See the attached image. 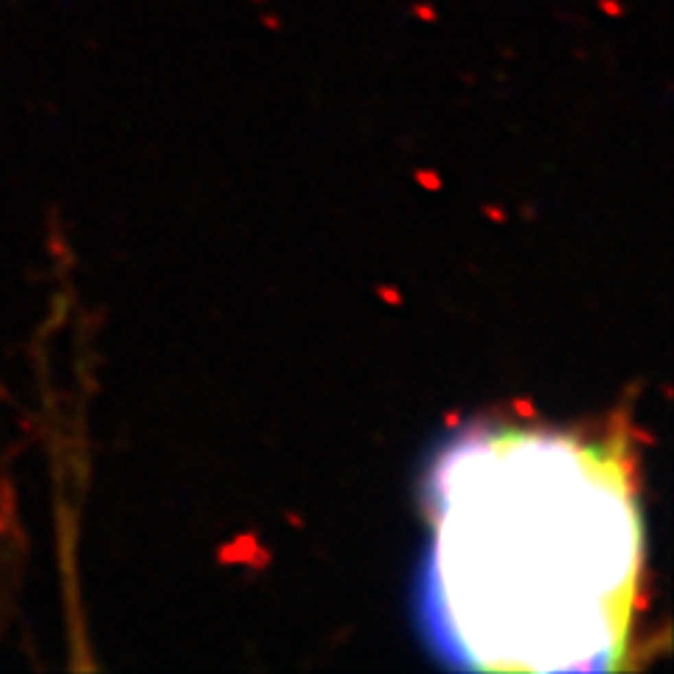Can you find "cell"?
Wrapping results in <instances>:
<instances>
[{
    "label": "cell",
    "instance_id": "obj_1",
    "mask_svg": "<svg viewBox=\"0 0 674 674\" xmlns=\"http://www.w3.org/2000/svg\"><path fill=\"white\" fill-rule=\"evenodd\" d=\"M427 495L419 612L447 663L624 666L643 557L624 447L526 427L464 433L439 455Z\"/></svg>",
    "mask_w": 674,
    "mask_h": 674
}]
</instances>
